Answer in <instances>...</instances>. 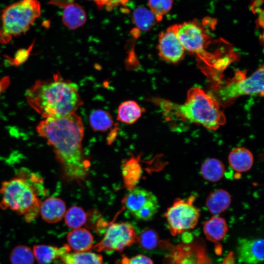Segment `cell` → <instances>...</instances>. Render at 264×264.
Listing matches in <instances>:
<instances>
[{
	"instance_id": "5bb4252c",
	"label": "cell",
	"mask_w": 264,
	"mask_h": 264,
	"mask_svg": "<svg viewBox=\"0 0 264 264\" xmlns=\"http://www.w3.org/2000/svg\"><path fill=\"white\" fill-rule=\"evenodd\" d=\"M66 207L64 201L56 197H50L41 202L40 213L43 220L50 223L59 222L64 217Z\"/></svg>"
},
{
	"instance_id": "f1b7e54d",
	"label": "cell",
	"mask_w": 264,
	"mask_h": 264,
	"mask_svg": "<svg viewBox=\"0 0 264 264\" xmlns=\"http://www.w3.org/2000/svg\"><path fill=\"white\" fill-rule=\"evenodd\" d=\"M159 242L157 233L151 228H146L137 235V242L141 247L145 249L151 250L155 248Z\"/></svg>"
},
{
	"instance_id": "52a82bcc",
	"label": "cell",
	"mask_w": 264,
	"mask_h": 264,
	"mask_svg": "<svg viewBox=\"0 0 264 264\" xmlns=\"http://www.w3.org/2000/svg\"><path fill=\"white\" fill-rule=\"evenodd\" d=\"M176 32L185 50L212 66L213 56L206 50L211 43V38L201 25L194 21L185 22L176 24Z\"/></svg>"
},
{
	"instance_id": "30bf717a",
	"label": "cell",
	"mask_w": 264,
	"mask_h": 264,
	"mask_svg": "<svg viewBox=\"0 0 264 264\" xmlns=\"http://www.w3.org/2000/svg\"><path fill=\"white\" fill-rule=\"evenodd\" d=\"M125 207L135 218L143 220L152 219L159 204L155 195L147 190L135 187L123 199Z\"/></svg>"
},
{
	"instance_id": "4fadbf2b",
	"label": "cell",
	"mask_w": 264,
	"mask_h": 264,
	"mask_svg": "<svg viewBox=\"0 0 264 264\" xmlns=\"http://www.w3.org/2000/svg\"><path fill=\"white\" fill-rule=\"evenodd\" d=\"M264 240L240 239L237 253L239 261L246 264H258L264 260Z\"/></svg>"
},
{
	"instance_id": "d6a6232c",
	"label": "cell",
	"mask_w": 264,
	"mask_h": 264,
	"mask_svg": "<svg viewBox=\"0 0 264 264\" xmlns=\"http://www.w3.org/2000/svg\"><path fill=\"white\" fill-rule=\"evenodd\" d=\"M10 83V80L9 77L5 76L0 78V96L1 93L8 88Z\"/></svg>"
},
{
	"instance_id": "7402d4cb",
	"label": "cell",
	"mask_w": 264,
	"mask_h": 264,
	"mask_svg": "<svg viewBox=\"0 0 264 264\" xmlns=\"http://www.w3.org/2000/svg\"><path fill=\"white\" fill-rule=\"evenodd\" d=\"M143 109L135 101H126L121 103L117 110V120L128 124L135 122L141 116Z\"/></svg>"
},
{
	"instance_id": "f546056e",
	"label": "cell",
	"mask_w": 264,
	"mask_h": 264,
	"mask_svg": "<svg viewBox=\"0 0 264 264\" xmlns=\"http://www.w3.org/2000/svg\"><path fill=\"white\" fill-rule=\"evenodd\" d=\"M172 3V0H148L150 9L158 22L161 21L163 15L171 9Z\"/></svg>"
},
{
	"instance_id": "9c48e42d",
	"label": "cell",
	"mask_w": 264,
	"mask_h": 264,
	"mask_svg": "<svg viewBox=\"0 0 264 264\" xmlns=\"http://www.w3.org/2000/svg\"><path fill=\"white\" fill-rule=\"evenodd\" d=\"M137 235L132 226L126 222H111L108 224L103 239L92 249L103 251H122L126 247L137 242Z\"/></svg>"
},
{
	"instance_id": "836d02e7",
	"label": "cell",
	"mask_w": 264,
	"mask_h": 264,
	"mask_svg": "<svg viewBox=\"0 0 264 264\" xmlns=\"http://www.w3.org/2000/svg\"></svg>"
},
{
	"instance_id": "2e32d148",
	"label": "cell",
	"mask_w": 264,
	"mask_h": 264,
	"mask_svg": "<svg viewBox=\"0 0 264 264\" xmlns=\"http://www.w3.org/2000/svg\"><path fill=\"white\" fill-rule=\"evenodd\" d=\"M35 258L39 264H49L56 259L71 251L67 244L60 247L46 244L35 245L33 246Z\"/></svg>"
},
{
	"instance_id": "1f68e13d",
	"label": "cell",
	"mask_w": 264,
	"mask_h": 264,
	"mask_svg": "<svg viewBox=\"0 0 264 264\" xmlns=\"http://www.w3.org/2000/svg\"><path fill=\"white\" fill-rule=\"evenodd\" d=\"M99 8L105 7L107 10H112L114 7L125 5L128 0H95Z\"/></svg>"
},
{
	"instance_id": "ffe728a7",
	"label": "cell",
	"mask_w": 264,
	"mask_h": 264,
	"mask_svg": "<svg viewBox=\"0 0 264 264\" xmlns=\"http://www.w3.org/2000/svg\"><path fill=\"white\" fill-rule=\"evenodd\" d=\"M231 202L229 193L225 190L220 189L210 193L206 200V206L211 213L217 215L226 210Z\"/></svg>"
},
{
	"instance_id": "8992f818",
	"label": "cell",
	"mask_w": 264,
	"mask_h": 264,
	"mask_svg": "<svg viewBox=\"0 0 264 264\" xmlns=\"http://www.w3.org/2000/svg\"><path fill=\"white\" fill-rule=\"evenodd\" d=\"M264 66L259 67L249 76L244 71L235 73L234 76L217 90L220 101L228 103L242 96L264 95Z\"/></svg>"
},
{
	"instance_id": "7c38bea8",
	"label": "cell",
	"mask_w": 264,
	"mask_h": 264,
	"mask_svg": "<svg viewBox=\"0 0 264 264\" xmlns=\"http://www.w3.org/2000/svg\"><path fill=\"white\" fill-rule=\"evenodd\" d=\"M157 49L163 61L176 63L183 58L185 50L177 36L176 24L159 34Z\"/></svg>"
},
{
	"instance_id": "ba28073f",
	"label": "cell",
	"mask_w": 264,
	"mask_h": 264,
	"mask_svg": "<svg viewBox=\"0 0 264 264\" xmlns=\"http://www.w3.org/2000/svg\"><path fill=\"white\" fill-rule=\"evenodd\" d=\"M196 196L177 198L164 214L171 234L176 236L194 228L200 216L199 209L194 205Z\"/></svg>"
},
{
	"instance_id": "9a60e30c",
	"label": "cell",
	"mask_w": 264,
	"mask_h": 264,
	"mask_svg": "<svg viewBox=\"0 0 264 264\" xmlns=\"http://www.w3.org/2000/svg\"><path fill=\"white\" fill-rule=\"evenodd\" d=\"M67 245L75 252L88 251L92 248L93 237L84 228L73 229L67 235Z\"/></svg>"
},
{
	"instance_id": "6da1fadb",
	"label": "cell",
	"mask_w": 264,
	"mask_h": 264,
	"mask_svg": "<svg viewBox=\"0 0 264 264\" xmlns=\"http://www.w3.org/2000/svg\"><path fill=\"white\" fill-rule=\"evenodd\" d=\"M38 133L52 146L68 179L80 181L87 174L88 163L82 151L84 129L75 112L59 118H46L37 125Z\"/></svg>"
},
{
	"instance_id": "d6986e66",
	"label": "cell",
	"mask_w": 264,
	"mask_h": 264,
	"mask_svg": "<svg viewBox=\"0 0 264 264\" xmlns=\"http://www.w3.org/2000/svg\"><path fill=\"white\" fill-rule=\"evenodd\" d=\"M87 16L83 7L76 3H70L64 8L62 13L63 23L70 29H76L86 22Z\"/></svg>"
},
{
	"instance_id": "277c9868",
	"label": "cell",
	"mask_w": 264,
	"mask_h": 264,
	"mask_svg": "<svg viewBox=\"0 0 264 264\" xmlns=\"http://www.w3.org/2000/svg\"><path fill=\"white\" fill-rule=\"evenodd\" d=\"M43 182L37 174L22 169L16 177L2 182L0 207L9 208L23 215L26 222H31L40 213L42 202L40 197L45 194Z\"/></svg>"
},
{
	"instance_id": "8fae6325",
	"label": "cell",
	"mask_w": 264,
	"mask_h": 264,
	"mask_svg": "<svg viewBox=\"0 0 264 264\" xmlns=\"http://www.w3.org/2000/svg\"><path fill=\"white\" fill-rule=\"evenodd\" d=\"M166 264H211L205 248L196 243H181L174 246Z\"/></svg>"
},
{
	"instance_id": "ac0fdd59",
	"label": "cell",
	"mask_w": 264,
	"mask_h": 264,
	"mask_svg": "<svg viewBox=\"0 0 264 264\" xmlns=\"http://www.w3.org/2000/svg\"><path fill=\"white\" fill-rule=\"evenodd\" d=\"M142 174V169L139 158L132 157L123 163L122 175L123 184L129 191L136 187Z\"/></svg>"
},
{
	"instance_id": "cb8c5ba5",
	"label": "cell",
	"mask_w": 264,
	"mask_h": 264,
	"mask_svg": "<svg viewBox=\"0 0 264 264\" xmlns=\"http://www.w3.org/2000/svg\"><path fill=\"white\" fill-rule=\"evenodd\" d=\"M200 172L205 179L210 182H217L223 177L225 174V168L220 160L210 158L206 159L202 163Z\"/></svg>"
},
{
	"instance_id": "4dcf8cb0",
	"label": "cell",
	"mask_w": 264,
	"mask_h": 264,
	"mask_svg": "<svg viewBox=\"0 0 264 264\" xmlns=\"http://www.w3.org/2000/svg\"><path fill=\"white\" fill-rule=\"evenodd\" d=\"M122 264H153L152 260L148 257L141 254L131 258L123 256L121 260Z\"/></svg>"
},
{
	"instance_id": "7a4b0ae2",
	"label": "cell",
	"mask_w": 264,
	"mask_h": 264,
	"mask_svg": "<svg viewBox=\"0 0 264 264\" xmlns=\"http://www.w3.org/2000/svg\"><path fill=\"white\" fill-rule=\"evenodd\" d=\"M25 97L28 105L44 118L68 115L82 104L77 85L58 73L49 79L36 81Z\"/></svg>"
},
{
	"instance_id": "e0dca14e",
	"label": "cell",
	"mask_w": 264,
	"mask_h": 264,
	"mask_svg": "<svg viewBox=\"0 0 264 264\" xmlns=\"http://www.w3.org/2000/svg\"><path fill=\"white\" fill-rule=\"evenodd\" d=\"M228 159L232 169L239 173L249 170L254 161L252 153L244 147H237L232 150L229 154Z\"/></svg>"
},
{
	"instance_id": "44dd1931",
	"label": "cell",
	"mask_w": 264,
	"mask_h": 264,
	"mask_svg": "<svg viewBox=\"0 0 264 264\" xmlns=\"http://www.w3.org/2000/svg\"><path fill=\"white\" fill-rule=\"evenodd\" d=\"M203 228L206 238L213 242L221 240L228 231L225 219L217 216H214L205 221Z\"/></svg>"
},
{
	"instance_id": "d4e9b609",
	"label": "cell",
	"mask_w": 264,
	"mask_h": 264,
	"mask_svg": "<svg viewBox=\"0 0 264 264\" xmlns=\"http://www.w3.org/2000/svg\"><path fill=\"white\" fill-rule=\"evenodd\" d=\"M132 20L138 29L144 32L151 30L158 22L151 10L144 6H139L134 9Z\"/></svg>"
},
{
	"instance_id": "603a6c76",
	"label": "cell",
	"mask_w": 264,
	"mask_h": 264,
	"mask_svg": "<svg viewBox=\"0 0 264 264\" xmlns=\"http://www.w3.org/2000/svg\"><path fill=\"white\" fill-rule=\"evenodd\" d=\"M64 264H104L102 255L93 252H67L60 257Z\"/></svg>"
},
{
	"instance_id": "484cf974",
	"label": "cell",
	"mask_w": 264,
	"mask_h": 264,
	"mask_svg": "<svg viewBox=\"0 0 264 264\" xmlns=\"http://www.w3.org/2000/svg\"><path fill=\"white\" fill-rule=\"evenodd\" d=\"M89 121L92 129L96 132L106 131L113 124L110 114L102 110L93 111L89 115Z\"/></svg>"
},
{
	"instance_id": "3957f363",
	"label": "cell",
	"mask_w": 264,
	"mask_h": 264,
	"mask_svg": "<svg viewBox=\"0 0 264 264\" xmlns=\"http://www.w3.org/2000/svg\"><path fill=\"white\" fill-rule=\"evenodd\" d=\"M166 119L200 125L216 131L225 124L226 118L218 100L198 87L187 91L181 104L162 100L159 103Z\"/></svg>"
},
{
	"instance_id": "83f0119b",
	"label": "cell",
	"mask_w": 264,
	"mask_h": 264,
	"mask_svg": "<svg viewBox=\"0 0 264 264\" xmlns=\"http://www.w3.org/2000/svg\"><path fill=\"white\" fill-rule=\"evenodd\" d=\"M34 260L33 252L29 247L24 245L16 246L10 254L11 264H33Z\"/></svg>"
},
{
	"instance_id": "5b68a950",
	"label": "cell",
	"mask_w": 264,
	"mask_h": 264,
	"mask_svg": "<svg viewBox=\"0 0 264 264\" xmlns=\"http://www.w3.org/2000/svg\"><path fill=\"white\" fill-rule=\"evenodd\" d=\"M41 15L38 0H21L2 11L0 43H8L13 37L25 33Z\"/></svg>"
},
{
	"instance_id": "4316f807",
	"label": "cell",
	"mask_w": 264,
	"mask_h": 264,
	"mask_svg": "<svg viewBox=\"0 0 264 264\" xmlns=\"http://www.w3.org/2000/svg\"><path fill=\"white\" fill-rule=\"evenodd\" d=\"M64 217L66 225L73 229L83 226L87 221L88 215L82 208L74 206L66 212Z\"/></svg>"
}]
</instances>
